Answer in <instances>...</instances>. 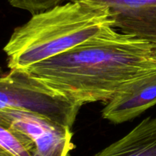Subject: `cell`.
I'll list each match as a JSON object with an SVG mask.
<instances>
[{
	"label": "cell",
	"mask_w": 156,
	"mask_h": 156,
	"mask_svg": "<svg viewBox=\"0 0 156 156\" xmlns=\"http://www.w3.org/2000/svg\"><path fill=\"white\" fill-rule=\"evenodd\" d=\"M108 8L112 27L121 33L156 44V0H70Z\"/></svg>",
	"instance_id": "obj_5"
},
{
	"label": "cell",
	"mask_w": 156,
	"mask_h": 156,
	"mask_svg": "<svg viewBox=\"0 0 156 156\" xmlns=\"http://www.w3.org/2000/svg\"><path fill=\"white\" fill-rule=\"evenodd\" d=\"M0 124L21 136L34 156H69L75 148L71 128L41 115L0 110Z\"/></svg>",
	"instance_id": "obj_4"
},
{
	"label": "cell",
	"mask_w": 156,
	"mask_h": 156,
	"mask_svg": "<svg viewBox=\"0 0 156 156\" xmlns=\"http://www.w3.org/2000/svg\"><path fill=\"white\" fill-rule=\"evenodd\" d=\"M94 156H156V116L143 119L126 136Z\"/></svg>",
	"instance_id": "obj_7"
},
{
	"label": "cell",
	"mask_w": 156,
	"mask_h": 156,
	"mask_svg": "<svg viewBox=\"0 0 156 156\" xmlns=\"http://www.w3.org/2000/svg\"><path fill=\"white\" fill-rule=\"evenodd\" d=\"M108 102L104 119L120 124L137 117L156 104V73L132 81Z\"/></svg>",
	"instance_id": "obj_6"
},
{
	"label": "cell",
	"mask_w": 156,
	"mask_h": 156,
	"mask_svg": "<svg viewBox=\"0 0 156 156\" xmlns=\"http://www.w3.org/2000/svg\"><path fill=\"white\" fill-rule=\"evenodd\" d=\"M25 70L82 106L109 101L132 81L156 73V44L109 27Z\"/></svg>",
	"instance_id": "obj_1"
},
{
	"label": "cell",
	"mask_w": 156,
	"mask_h": 156,
	"mask_svg": "<svg viewBox=\"0 0 156 156\" xmlns=\"http://www.w3.org/2000/svg\"><path fill=\"white\" fill-rule=\"evenodd\" d=\"M81 106L26 70L0 68V110L30 112L72 128Z\"/></svg>",
	"instance_id": "obj_3"
},
{
	"label": "cell",
	"mask_w": 156,
	"mask_h": 156,
	"mask_svg": "<svg viewBox=\"0 0 156 156\" xmlns=\"http://www.w3.org/2000/svg\"><path fill=\"white\" fill-rule=\"evenodd\" d=\"M112 27L108 8L70 1L32 15L3 47L9 70H25L86 42Z\"/></svg>",
	"instance_id": "obj_2"
},
{
	"label": "cell",
	"mask_w": 156,
	"mask_h": 156,
	"mask_svg": "<svg viewBox=\"0 0 156 156\" xmlns=\"http://www.w3.org/2000/svg\"><path fill=\"white\" fill-rule=\"evenodd\" d=\"M64 0H8L10 6L32 15L45 12L62 4Z\"/></svg>",
	"instance_id": "obj_9"
},
{
	"label": "cell",
	"mask_w": 156,
	"mask_h": 156,
	"mask_svg": "<svg viewBox=\"0 0 156 156\" xmlns=\"http://www.w3.org/2000/svg\"><path fill=\"white\" fill-rule=\"evenodd\" d=\"M0 156H34L29 144L12 130L0 124Z\"/></svg>",
	"instance_id": "obj_8"
}]
</instances>
